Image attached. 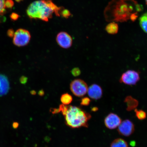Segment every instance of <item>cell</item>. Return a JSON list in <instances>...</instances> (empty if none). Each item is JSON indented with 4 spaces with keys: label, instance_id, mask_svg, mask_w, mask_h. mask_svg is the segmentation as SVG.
<instances>
[{
    "label": "cell",
    "instance_id": "6da1fadb",
    "mask_svg": "<svg viewBox=\"0 0 147 147\" xmlns=\"http://www.w3.org/2000/svg\"><path fill=\"white\" fill-rule=\"evenodd\" d=\"M142 10L140 5L135 0H113L105 10V16L109 22L134 21Z\"/></svg>",
    "mask_w": 147,
    "mask_h": 147
},
{
    "label": "cell",
    "instance_id": "7a4b0ae2",
    "mask_svg": "<svg viewBox=\"0 0 147 147\" xmlns=\"http://www.w3.org/2000/svg\"><path fill=\"white\" fill-rule=\"evenodd\" d=\"M62 7L57 6L52 0H38L31 3L28 7L26 12L30 19L48 22L52 18L53 14L60 16Z\"/></svg>",
    "mask_w": 147,
    "mask_h": 147
},
{
    "label": "cell",
    "instance_id": "3957f363",
    "mask_svg": "<svg viewBox=\"0 0 147 147\" xmlns=\"http://www.w3.org/2000/svg\"><path fill=\"white\" fill-rule=\"evenodd\" d=\"M64 117L65 123L72 128L88 127V122L91 118L90 114L76 106L61 105L59 108Z\"/></svg>",
    "mask_w": 147,
    "mask_h": 147
},
{
    "label": "cell",
    "instance_id": "277c9868",
    "mask_svg": "<svg viewBox=\"0 0 147 147\" xmlns=\"http://www.w3.org/2000/svg\"><path fill=\"white\" fill-rule=\"evenodd\" d=\"M31 38L30 33L28 30L20 28L15 32L13 42L18 47H25L29 43Z\"/></svg>",
    "mask_w": 147,
    "mask_h": 147
},
{
    "label": "cell",
    "instance_id": "5b68a950",
    "mask_svg": "<svg viewBox=\"0 0 147 147\" xmlns=\"http://www.w3.org/2000/svg\"><path fill=\"white\" fill-rule=\"evenodd\" d=\"M70 88L75 96L80 97L85 95L88 90L87 84L80 79H76L73 80L70 85Z\"/></svg>",
    "mask_w": 147,
    "mask_h": 147
},
{
    "label": "cell",
    "instance_id": "8992f818",
    "mask_svg": "<svg viewBox=\"0 0 147 147\" xmlns=\"http://www.w3.org/2000/svg\"><path fill=\"white\" fill-rule=\"evenodd\" d=\"M140 79L139 74L137 71L128 70L121 76L119 82L129 85H134L136 84Z\"/></svg>",
    "mask_w": 147,
    "mask_h": 147
},
{
    "label": "cell",
    "instance_id": "52a82bcc",
    "mask_svg": "<svg viewBox=\"0 0 147 147\" xmlns=\"http://www.w3.org/2000/svg\"><path fill=\"white\" fill-rule=\"evenodd\" d=\"M117 131L120 135L129 137L135 131V126L131 121L126 119L121 122L118 127Z\"/></svg>",
    "mask_w": 147,
    "mask_h": 147
},
{
    "label": "cell",
    "instance_id": "ba28073f",
    "mask_svg": "<svg viewBox=\"0 0 147 147\" xmlns=\"http://www.w3.org/2000/svg\"><path fill=\"white\" fill-rule=\"evenodd\" d=\"M56 40L58 45L62 48L69 49L72 45V38L65 32H62L58 33L57 35Z\"/></svg>",
    "mask_w": 147,
    "mask_h": 147
},
{
    "label": "cell",
    "instance_id": "9c48e42d",
    "mask_svg": "<svg viewBox=\"0 0 147 147\" xmlns=\"http://www.w3.org/2000/svg\"><path fill=\"white\" fill-rule=\"evenodd\" d=\"M122 122L120 117L115 113L109 114L104 119V123L109 129H114L119 126Z\"/></svg>",
    "mask_w": 147,
    "mask_h": 147
},
{
    "label": "cell",
    "instance_id": "30bf717a",
    "mask_svg": "<svg viewBox=\"0 0 147 147\" xmlns=\"http://www.w3.org/2000/svg\"><path fill=\"white\" fill-rule=\"evenodd\" d=\"M87 92L89 96L94 100H99L102 95V88L97 84H92L88 88Z\"/></svg>",
    "mask_w": 147,
    "mask_h": 147
},
{
    "label": "cell",
    "instance_id": "8fae6325",
    "mask_svg": "<svg viewBox=\"0 0 147 147\" xmlns=\"http://www.w3.org/2000/svg\"><path fill=\"white\" fill-rule=\"evenodd\" d=\"M10 89L8 78L5 75L0 74V96L6 95Z\"/></svg>",
    "mask_w": 147,
    "mask_h": 147
},
{
    "label": "cell",
    "instance_id": "7c38bea8",
    "mask_svg": "<svg viewBox=\"0 0 147 147\" xmlns=\"http://www.w3.org/2000/svg\"><path fill=\"white\" fill-rule=\"evenodd\" d=\"M124 102L126 104V110L127 111H132L137 107L139 104V102L136 99L131 96H128L125 98Z\"/></svg>",
    "mask_w": 147,
    "mask_h": 147
},
{
    "label": "cell",
    "instance_id": "4fadbf2b",
    "mask_svg": "<svg viewBox=\"0 0 147 147\" xmlns=\"http://www.w3.org/2000/svg\"><path fill=\"white\" fill-rule=\"evenodd\" d=\"M106 30L108 34H115L118 32L119 26L118 24L115 22H112L107 26Z\"/></svg>",
    "mask_w": 147,
    "mask_h": 147
},
{
    "label": "cell",
    "instance_id": "5bb4252c",
    "mask_svg": "<svg viewBox=\"0 0 147 147\" xmlns=\"http://www.w3.org/2000/svg\"><path fill=\"white\" fill-rule=\"evenodd\" d=\"M110 147H128L127 142L122 138L115 140L111 143Z\"/></svg>",
    "mask_w": 147,
    "mask_h": 147
},
{
    "label": "cell",
    "instance_id": "9a60e30c",
    "mask_svg": "<svg viewBox=\"0 0 147 147\" xmlns=\"http://www.w3.org/2000/svg\"><path fill=\"white\" fill-rule=\"evenodd\" d=\"M139 24L143 30L147 34V12L142 14L140 18Z\"/></svg>",
    "mask_w": 147,
    "mask_h": 147
},
{
    "label": "cell",
    "instance_id": "2e32d148",
    "mask_svg": "<svg viewBox=\"0 0 147 147\" xmlns=\"http://www.w3.org/2000/svg\"><path fill=\"white\" fill-rule=\"evenodd\" d=\"M61 102L65 105H69L73 100V97L68 93H65L61 95L60 98Z\"/></svg>",
    "mask_w": 147,
    "mask_h": 147
},
{
    "label": "cell",
    "instance_id": "e0dca14e",
    "mask_svg": "<svg viewBox=\"0 0 147 147\" xmlns=\"http://www.w3.org/2000/svg\"><path fill=\"white\" fill-rule=\"evenodd\" d=\"M136 116L140 120H143L146 118V112L142 110H138L136 109L135 110Z\"/></svg>",
    "mask_w": 147,
    "mask_h": 147
},
{
    "label": "cell",
    "instance_id": "ac0fdd59",
    "mask_svg": "<svg viewBox=\"0 0 147 147\" xmlns=\"http://www.w3.org/2000/svg\"><path fill=\"white\" fill-rule=\"evenodd\" d=\"M71 13L68 10L63 8L61 9L60 12V16L65 18H68L71 16Z\"/></svg>",
    "mask_w": 147,
    "mask_h": 147
},
{
    "label": "cell",
    "instance_id": "d6986e66",
    "mask_svg": "<svg viewBox=\"0 0 147 147\" xmlns=\"http://www.w3.org/2000/svg\"><path fill=\"white\" fill-rule=\"evenodd\" d=\"M6 0H0V15H3L5 12V3Z\"/></svg>",
    "mask_w": 147,
    "mask_h": 147
},
{
    "label": "cell",
    "instance_id": "ffe728a7",
    "mask_svg": "<svg viewBox=\"0 0 147 147\" xmlns=\"http://www.w3.org/2000/svg\"><path fill=\"white\" fill-rule=\"evenodd\" d=\"M90 102L91 100L89 98L87 97H85L82 99L80 104L83 106H87L89 105Z\"/></svg>",
    "mask_w": 147,
    "mask_h": 147
},
{
    "label": "cell",
    "instance_id": "44dd1931",
    "mask_svg": "<svg viewBox=\"0 0 147 147\" xmlns=\"http://www.w3.org/2000/svg\"><path fill=\"white\" fill-rule=\"evenodd\" d=\"M14 2L13 0H6L5 3V8L11 9L13 7Z\"/></svg>",
    "mask_w": 147,
    "mask_h": 147
},
{
    "label": "cell",
    "instance_id": "7402d4cb",
    "mask_svg": "<svg viewBox=\"0 0 147 147\" xmlns=\"http://www.w3.org/2000/svg\"><path fill=\"white\" fill-rule=\"evenodd\" d=\"M71 74L75 77L78 76L80 74L81 71L78 68H74L71 71Z\"/></svg>",
    "mask_w": 147,
    "mask_h": 147
},
{
    "label": "cell",
    "instance_id": "603a6c76",
    "mask_svg": "<svg viewBox=\"0 0 147 147\" xmlns=\"http://www.w3.org/2000/svg\"><path fill=\"white\" fill-rule=\"evenodd\" d=\"M20 16L19 15L15 13H12L10 15V17L12 20L13 21H16L19 18Z\"/></svg>",
    "mask_w": 147,
    "mask_h": 147
},
{
    "label": "cell",
    "instance_id": "cb8c5ba5",
    "mask_svg": "<svg viewBox=\"0 0 147 147\" xmlns=\"http://www.w3.org/2000/svg\"><path fill=\"white\" fill-rule=\"evenodd\" d=\"M14 33L15 32L13 29H9L8 31H7V35H8L9 37L12 38L13 37Z\"/></svg>",
    "mask_w": 147,
    "mask_h": 147
},
{
    "label": "cell",
    "instance_id": "d4e9b609",
    "mask_svg": "<svg viewBox=\"0 0 147 147\" xmlns=\"http://www.w3.org/2000/svg\"><path fill=\"white\" fill-rule=\"evenodd\" d=\"M28 79L27 77L22 76L20 78V81L22 84H25L27 82Z\"/></svg>",
    "mask_w": 147,
    "mask_h": 147
},
{
    "label": "cell",
    "instance_id": "484cf974",
    "mask_svg": "<svg viewBox=\"0 0 147 147\" xmlns=\"http://www.w3.org/2000/svg\"><path fill=\"white\" fill-rule=\"evenodd\" d=\"M130 144L132 146L134 147L136 146V143L135 141H132L130 143Z\"/></svg>",
    "mask_w": 147,
    "mask_h": 147
},
{
    "label": "cell",
    "instance_id": "4316f807",
    "mask_svg": "<svg viewBox=\"0 0 147 147\" xmlns=\"http://www.w3.org/2000/svg\"><path fill=\"white\" fill-rule=\"evenodd\" d=\"M98 109V108L97 107H94L92 108V111L93 112H96Z\"/></svg>",
    "mask_w": 147,
    "mask_h": 147
},
{
    "label": "cell",
    "instance_id": "83f0119b",
    "mask_svg": "<svg viewBox=\"0 0 147 147\" xmlns=\"http://www.w3.org/2000/svg\"><path fill=\"white\" fill-rule=\"evenodd\" d=\"M18 126V124L17 123H15L13 124V127L14 128H17Z\"/></svg>",
    "mask_w": 147,
    "mask_h": 147
},
{
    "label": "cell",
    "instance_id": "f1b7e54d",
    "mask_svg": "<svg viewBox=\"0 0 147 147\" xmlns=\"http://www.w3.org/2000/svg\"><path fill=\"white\" fill-rule=\"evenodd\" d=\"M38 94H39V95H40V96H42V95L44 94V92L43 90L40 91Z\"/></svg>",
    "mask_w": 147,
    "mask_h": 147
},
{
    "label": "cell",
    "instance_id": "f546056e",
    "mask_svg": "<svg viewBox=\"0 0 147 147\" xmlns=\"http://www.w3.org/2000/svg\"><path fill=\"white\" fill-rule=\"evenodd\" d=\"M30 92L33 95H35L36 94V92L34 90L31 91Z\"/></svg>",
    "mask_w": 147,
    "mask_h": 147
},
{
    "label": "cell",
    "instance_id": "4dcf8cb0",
    "mask_svg": "<svg viewBox=\"0 0 147 147\" xmlns=\"http://www.w3.org/2000/svg\"><path fill=\"white\" fill-rule=\"evenodd\" d=\"M15 1H16L17 2L19 3L20 2H21L22 1V0H15Z\"/></svg>",
    "mask_w": 147,
    "mask_h": 147
},
{
    "label": "cell",
    "instance_id": "1f68e13d",
    "mask_svg": "<svg viewBox=\"0 0 147 147\" xmlns=\"http://www.w3.org/2000/svg\"><path fill=\"white\" fill-rule=\"evenodd\" d=\"M145 1H146V4L147 5V0H145Z\"/></svg>",
    "mask_w": 147,
    "mask_h": 147
}]
</instances>
